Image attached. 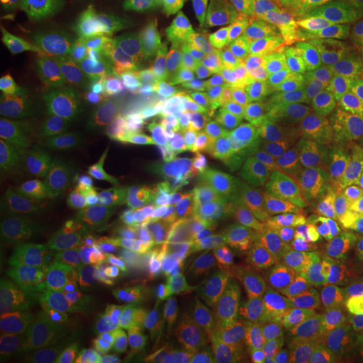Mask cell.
I'll use <instances>...</instances> for the list:
<instances>
[{
    "label": "cell",
    "mask_w": 363,
    "mask_h": 363,
    "mask_svg": "<svg viewBox=\"0 0 363 363\" xmlns=\"http://www.w3.org/2000/svg\"><path fill=\"white\" fill-rule=\"evenodd\" d=\"M231 283L297 363H363V208L307 213L245 231Z\"/></svg>",
    "instance_id": "3"
},
{
    "label": "cell",
    "mask_w": 363,
    "mask_h": 363,
    "mask_svg": "<svg viewBox=\"0 0 363 363\" xmlns=\"http://www.w3.org/2000/svg\"><path fill=\"white\" fill-rule=\"evenodd\" d=\"M137 52L236 151L307 142L363 113V0H147Z\"/></svg>",
    "instance_id": "1"
},
{
    "label": "cell",
    "mask_w": 363,
    "mask_h": 363,
    "mask_svg": "<svg viewBox=\"0 0 363 363\" xmlns=\"http://www.w3.org/2000/svg\"><path fill=\"white\" fill-rule=\"evenodd\" d=\"M24 57L48 76H90L137 43L147 0H0Z\"/></svg>",
    "instance_id": "4"
},
{
    "label": "cell",
    "mask_w": 363,
    "mask_h": 363,
    "mask_svg": "<svg viewBox=\"0 0 363 363\" xmlns=\"http://www.w3.org/2000/svg\"><path fill=\"white\" fill-rule=\"evenodd\" d=\"M14 236V293L71 363H297L255 316L217 307L137 259L62 227L14 175H5Z\"/></svg>",
    "instance_id": "2"
}]
</instances>
